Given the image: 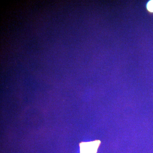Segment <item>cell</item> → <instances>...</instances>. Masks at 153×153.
<instances>
[{
	"mask_svg": "<svg viewBox=\"0 0 153 153\" xmlns=\"http://www.w3.org/2000/svg\"><path fill=\"white\" fill-rule=\"evenodd\" d=\"M100 141L90 142L82 143L80 144V153H97Z\"/></svg>",
	"mask_w": 153,
	"mask_h": 153,
	"instance_id": "1",
	"label": "cell"
},
{
	"mask_svg": "<svg viewBox=\"0 0 153 153\" xmlns=\"http://www.w3.org/2000/svg\"><path fill=\"white\" fill-rule=\"evenodd\" d=\"M147 8L149 12L153 13V1H150L148 2Z\"/></svg>",
	"mask_w": 153,
	"mask_h": 153,
	"instance_id": "2",
	"label": "cell"
}]
</instances>
